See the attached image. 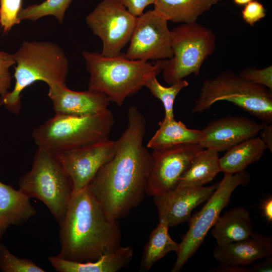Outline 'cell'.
I'll return each instance as SVG.
<instances>
[{"label": "cell", "instance_id": "36", "mask_svg": "<svg viewBox=\"0 0 272 272\" xmlns=\"http://www.w3.org/2000/svg\"><path fill=\"white\" fill-rule=\"evenodd\" d=\"M212 271L218 272H250V268L244 266L221 264V266Z\"/></svg>", "mask_w": 272, "mask_h": 272}, {"label": "cell", "instance_id": "38", "mask_svg": "<svg viewBox=\"0 0 272 272\" xmlns=\"http://www.w3.org/2000/svg\"><path fill=\"white\" fill-rule=\"evenodd\" d=\"M252 0H233V2L238 6H244Z\"/></svg>", "mask_w": 272, "mask_h": 272}, {"label": "cell", "instance_id": "3", "mask_svg": "<svg viewBox=\"0 0 272 272\" xmlns=\"http://www.w3.org/2000/svg\"><path fill=\"white\" fill-rule=\"evenodd\" d=\"M90 74L88 90L105 94L119 107L125 98L136 94L153 77L163 71L167 60L153 64L143 60L127 58L124 53L106 57L98 52H82Z\"/></svg>", "mask_w": 272, "mask_h": 272}, {"label": "cell", "instance_id": "21", "mask_svg": "<svg viewBox=\"0 0 272 272\" xmlns=\"http://www.w3.org/2000/svg\"><path fill=\"white\" fill-rule=\"evenodd\" d=\"M159 128L148 143L147 147L153 150L166 149L175 145L198 144L206 136L202 129L188 128L181 121L165 118L159 122Z\"/></svg>", "mask_w": 272, "mask_h": 272}, {"label": "cell", "instance_id": "30", "mask_svg": "<svg viewBox=\"0 0 272 272\" xmlns=\"http://www.w3.org/2000/svg\"><path fill=\"white\" fill-rule=\"evenodd\" d=\"M238 75L242 79L263 86L272 91V66L262 69L246 68Z\"/></svg>", "mask_w": 272, "mask_h": 272}, {"label": "cell", "instance_id": "33", "mask_svg": "<svg viewBox=\"0 0 272 272\" xmlns=\"http://www.w3.org/2000/svg\"><path fill=\"white\" fill-rule=\"evenodd\" d=\"M121 4L128 11L134 16L139 17L143 13L149 5L154 4L155 0H115Z\"/></svg>", "mask_w": 272, "mask_h": 272}, {"label": "cell", "instance_id": "19", "mask_svg": "<svg viewBox=\"0 0 272 272\" xmlns=\"http://www.w3.org/2000/svg\"><path fill=\"white\" fill-rule=\"evenodd\" d=\"M30 198L20 189L0 181V241L11 226H22L36 215Z\"/></svg>", "mask_w": 272, "mask_h": 272}, {"label": "cell", "instance_id": "10", "mask_svg": "<svg viewBox=\"0 0 272 272\" xmlns=\"http://www.w3.org/2000/svg\"><path fill=\"white\" fill-rule=\"evenodd\" d=\"M137 17L115 0H102L86 18L93 33L102 42L101 55L115 57L130 41Z\"/></svg>", "mask_w": 272, "mask_h": 272}, {"label": "cell", "instance_id": "8", "mask_svg": "<svg viewBox=\"0 0 272 272\" xmlns=\"http://www.w3.org/2000/svg\"><path fill=\"white\" fill-rule=\"evenodd\" d=\"M171 33L173 56L167 60L162 72L164 81L170 85L191 74L198 76L216 46L213 31L196 22L183 23L173 29Z\"/></svg>", "mask_w": 272, "mask_h": 272}, {"label": "cell", "instance_id": "16", "mask_svg": "<svg viewBox=\"0 0 272 272\" xmlns=\"http://www.w3.org/2000/svg\"><path fill=\"white\" fill-rule=\"evenodd\" d=\"M48 96L55 114L77 117L95 115L108 109L110 101L104 93L88 90L78 92L64 84L49 86Z\"/></svg>", "mask_w": 272, "mask_h": 272}, {"label": "cell", "instance_id": "37", "mask_svg": "<svg viewBox=\"0 0 272 272\" xmlns=\"http://www.w3.org/2000/svg\"><path fill=\"white\" fill-rule=\"evenodd\" d=\"M266 259V260L262 263L253 264L250 268V271L271 272L272 271V257H270Z\"/></svg>", "mask_w": 272, "mask_h": 272}, {"label": "cell", "instance_id": "35", "mask_svg": "<svg viewBox=\"0 0 272 272\" xmlns=\"http://www.w3.org/2000/svg\"><path fill=\"white\" fill-rule=\"evenodd\" d=\"M259 208L261 209L262 216L268 223L272 222V196H269L263 200Z\"/></svg>", "mask_w": 272, "mask_h": 272}, {"label": "cell", "instance_id": "18", "mask_svg": "<svg viewBox=\"0 0 272 272\" xmlns=\"http://www.w3.org/2000/svg\"><path fill=\"white\" fill-rule=\"evenodd\" d=\"M133 256L132 246H120L94 261L77 262L59 257L56 255L47 259L58 272H116L127 266Z\"/></svg>", "mask_w": 272, "mask_h": 272}, {"label": "cell", "instance_id": "22", "mask_svg": "<svg viewBox=\"0 0 272 272\" xmlns=\"http://www.w3.org/2000/svg\"><path fill=\"white\" fill-rule=\"evenodd\" d=\"M267 147L259 136L244 140L226 151L219 159L221 171L234 174L259 160Z\"/></svg>", "mask_w": 272, "mask_h": 272}, {"label": "cell", "instance_id": "25", "mask_svg": "<svg viewBox=\"0 0 272 272\" xmlns=\"http://www.w3.org/2000/svg\"><path fill=\"white\" fill-rule=\"evenodd\" d=\"M179 243L170 237L169 226L163 220H159L157 227L151 232L146 244L141 261L140 269L149 270L159 260L171 251L177 252Z\"/></svg>", "mask_w": 272, "mask_h": 272}, {"label": "cell", "instance_id": "11", "mask_svg": "<svg viewBox=\"0 0 272 272\" xmlns=\"http://www.w3.org/2000/svg\"><path fill=\"white\" fill-rule=\"evenodd\" d=\"M167 19L151 10L137 17L130 44L124 56L131 60H162L173 56L171 30Z\"/></svg>", "mask_w": 272, "mask_h": 272}, {"label": "cell", "instance_id": "1", "mask_svg": "<svg viewBox=\"0 0 272 272\" xmlns=\"http://www.w3.org/2000/svg\"><path fill=\"white\" fill-rule=\"evenodd\" d=\"M127 125L115 141L114 155L98 171L88 186L107 217L118 221L139 206L147 194L152 156L143 144L144 115L135 106L127 111Z\"/></svg>", "mask_w": 272, "mask_h": 272}, {"label": "cell", "instance_id": "17", "mask_svg": "<svg viewBox=\"0 0 272 272\" xmlns=\"http://www.w3.org/2000/svg\"><path fill=\"white\" fill-rule=\"evenodd\" d=\"M214 257L221 264L247 266L272 256V238L258 233L243 240L218 246Z\"/></svg>", "mask_w": 272, "mask_h": 272}, {"label": "cell", "instance_id": "20", "mask_svg": "<svg viewBox=\"0 0 272 272\" xmlns=\"http://www.w3.org/2000/svg\"><path fill=\"white\" fill-rule=\"evenodd\" d=\"M212 227L211 233L218 246L246 239L254 233L250 213L241 206L233 208L220 216Z\"/></svg>", "mask_w": 272, "mask_h": 272}, {"label": "cell", "instance_id": "6", "mask_svg": "<svg viewBox=\"0 0 272 272\" xmlns=\"http://www.w3.org/2000/svg\"><path fill=\"white\" fill-rule=\"evenodd\" d=\"M219 101L232 103L262 122H272V91L231 70L202 82L192 112L202 113Z\"/></svg>", "mask_w": 272, "mask_h": 272}, {"label": "cell", "instance_id": "26", "mask_svg": "<svg viewBox=\"0 0 272 272\" xmlns=\"http://www.w3.org/2000/svg\"><path fill=\"white\" fill-rule=\"evenodd\" d=\"M73 0H45L40 4L22 8L19 18L22 20L36 21L46 16H53L62 23L65 12Z\"/></svg>", "mask_w": 272, "mask_h": 272}, {"label": "cell", "instance_id": "4", "mask_svg": "<svg viewBox=\"0 0 272 272\" xmlns=\"http://www.w3.org/2000/svg\"><path fill=\"white\" fill-rule=\"evenodd\" d=\"M17 65L13 89L0 97V106L18 114L21 107V93L38 81L48 86L64 84L69 73V61L63 50L49 41H24L13 54Z\"/></svg>", "mask_w": 272, "mask_h": 272}, {"label": "cell", "instance_id": "15", "mask_svg": "<svg viewBox=\"0 0 272 272\" xmlns=\"http://www.w3.org/2000/svg\"><path fill=\"white\" fill-rule=\"evenodd\" d=\"M219 183L207 187H176L154 196L159 220L165 221L169 227L188 221L192 211L209 199Z\"/></svg>", "mask_w": 272, "mask_h": 272}, {"label": "cell", "instance_id": "28", "mask_svg": "<svg viewBox=\"0 0 272 272\" xmlns=\"http://www.w3.org/2000/svg\"><path fill=\"white\" fill-rule=\"evenodd\" d=\"M0 270L2 272H45L33 260L12 254L0 242Z\"/></svg>", "mask_w": 272, "mask_h": 272}, {"label": "cell", "instance_id": "31", "mask_svg": "<svg viewBox=\"0 0 272 272\" xmlns=\"http://www.w3.org/2000/svg\"><path fill=\"white\" fill-rule=\"evenodd\" d=\"M16 64L13 54L0 50V95L3 96L9 92L12 77L10 68Z\"/></svg>", "mask_w": 272, "mask_h": 272}, {"label": "cell", "instance_id": "24", "mask_svg": "<svg viewBox=\"0 0 272 272\" xmlns=\"http://www.w3.org/2000/svg\"><path fill=\"white\" fill-rule=\"evenodd\" d=\"M216 150L203 149L191 161L177 187H197L212 181L221 172Z\"/></svg>", "mask_w": 272, "mask_h": 272}, {"label": "cell", "instance_id": "9", "mask_svg": "<svg viewBox=\"0 0 272 272\" xmlns=\"http://www.w3.org/2000/svg\"><path fill=\"white\" fill-rule=\"evenodd\" d=\"M250 179V175L245 170L234 174L225 173L218 187L201 210L191 216L188 220L189 229L182 236L176 253L177 259L171 272L179 271L195 254L222 210L229 202L232 192L237 187L246 185Z\"/></svg>", "mask_w": 272, "mask_h": 272}, {"label": "cell", "instance_id": "12", "mask_svg": "<svg viewBox=\"0 0 272 272\" xmlns=\"http://www.w3.org/2000/svg\"><path fill=\"white\" fill-rule=\"evenodd\" d=\"M203 149L198 144L186 143L153 150L147 194L154 196L175 189L192 159Z\"/></svg>", "mask_w": 272, "mask_h": 272}, {"label": "cell", "instance_id": "27", "mask_svg": "<svg viewBox=\"0 0 272 272\" xmlns=\"http://www.w3.org/2000/svg\"><path fill=\"white\" fill-rule=\"evenodd\" d=\"M188 84L186 80L182 79L173 83L170 87H165L154 76L146 82L145 86L149 89L154 97L162 102L165 109L164 118L171 119L174 118L173 105L175 99L180 91Z\"/></svg>", "mask_w": 272, "mask_h": 272}, {"label": "cell", "instance_id": "34", "mask_svg": "<svg viewBox=\"0 0 272 272\" xmlns=\"http://www.w3.org/2000/svg\"><path fill=\"white\" fill-rule=\"evenodd\" d=\"M259 138L263 142L267 149L272 152V124H265L263 128L259 132Z\"/></svg>", "mask_w": 272, "mask_h": 272}, {"label": "cell", "instance_id": "13", "mask_svg": "<svg viewBox=\"0 0 272 272\" xmlns=\"http://www.w3.org/2000/svg\"><path fill=\"white\" fill-rule=\"evenodd\" d=\"M115 151L116 142L107 139L56 154L72 180L74 192L88 185L100 168L112 159Z\"/></svg>", "mask_w": 272, "mask_h": 272}, {"label": "cell", "instance_id": "29", "mask_svg": "<svg viewBox=\"0 0 272 272\" xmlns=\"http://www.w3.org/2000/svg\"><path fill=\"white\" fill-rule=\"evenodd\" d=\"M23 0H0V27L4 33L11 31L21 20L19 13Z\"/></svg>", "mask_w": 272, "mask_h": 272}, {"label": "cell", "instance_id": "14", "mask_svg": "<svg viewBox=\"0 0 272 272\" xmlns=\"http://www.w3.org/2000/svg\"><path fill=\"white\" fill-rule=\"evenodd\" d=\"M245 116L229 115L212 120L202 129L205 138L198 144L203 149L227 151L240 142L257 135L264 126Z\"/></svg>", "mask_w": 272, "mask_h": 272}, {"label": "cell", "instance_id": "23", "mask_svg": "<svg viewBox=\"0 0 272 272\" xmlns=\"http://www.w3.org/2000/svg\"><path fill=\"white\" fill-rule=\"evenodd\" d=\"M221 0H155L154 9L173 23H191Z\"/></svg>", "mask_w": 272, "mask_h": 272}, {"label": "cell", "instance_id": "7", "mask_svg": "<svg viewBox=\"0 0 272 272\" xmlns=\"http://www.w3.org/2000/svg\"><path fill=\"white\" fill-rule=\"evenodd\" d=\"M19 189L43 202L59 225L74 193L72 180L57 155L38 147L31 169L18 181Z\"/></svg>", "mask_w": 272, "mask_h": 272}, {"label": "cell", "instance_id": "5", "mask_svg": "<svg viewBox=\"0 0 272 272\" xmlns=\"http://www.w3.org/2000/svg\"><path fill=\"white\" fill-rule=\"evenodd\" d=\"M114 123L108 109L84 117L55 114L33 130L32 138L38 147L59 154L108 139Z\"/></svg>", "mask_w": 272, "mask_h": 272}, {"label": "cell", "instance_id": "32", "mask_svg": "<svg viewBox=\"0 0 272 272\" xmlns=\"http://www.w3.org/2000/svg\"><path fill=\"white\" fill-rule=\"evenodd\" d=\"M241 13L243 21L252 27L266 15L263 5L256 0H252L244 5Z\"/></svg>", "mask_w": 272, "mask_h": 272}, {"label": "cell", "instance_id": "2", "mask_svg": "<svg viewBox=\"0 0 272 272\" xmlns=\"http://www.w3.org/2000/svg\"><path fill=\"white\" fill-rule=\"evenodd\" d=\"M59 226L56 256L65 259L94 261L120 246L118 221L107 217L88 185L73 193Z\"/></svg>", "mask_w": 272, "mask_h": 272}]
</instances>
